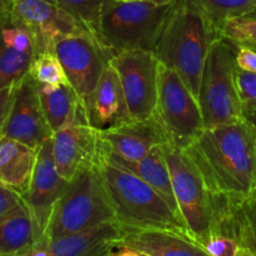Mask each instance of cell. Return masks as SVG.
<instances>
[{
    "label": "cell",
    "mask_w": 256,
    "mask_h": 256,
    "mask_svg": "<svg viewBox=\"0 0 256 256\" xmlns=\"http://www.w3.org/2000/svg\"><path fill=\"white\" fill-rule=\"evenodd\" d=\"M39 242L36 225L24 199L0 216V256H19Z\"/></svg>",
    "instance_id": "cell-24"
},
{
    "label": "cell",
    "mask_w": 256,
    "mask_h": 256,
    "mask_svg": "<svg viewBox=\"0 0 256 256\" xmlns=\"http://www.w3.org/2000/svg\"><path fill=\"white\" fill-rule=\"evenodd\" d=\"M185 152L210 195L240 196L256 188V129L245 119L205 128Z\"/></svg>",
    "instance_id": "cell-1"
},
{
    "label": "cell",
    "mask_w": 256,
    "mask_h": 256,
    "mask_svg": "<svg viewBox=\"0 0 256 256\" xmlns=\"http://www.w3.org/2000/svg\"><path fill=\"white\" fill-rule=\"evenodd\" d=\"M152 2H174V0H152Z\"/></svg>",
    "instance_id": "cell-40"
},
{
    "label": "cell",
    "mask_w": 256,
    "mask_h": 256,
    "mask_svg": "<svg viewBox=\"0 0 256 256\" xmlns=\"http://www.w3.org/2000/svg\"><path fill=\"white\" fill-rule=\"evenodd\" d=\"M220 36L234 45L252 48L256 50V18L239 16L226 20L218 29Z\"/></svg>",
    "instance_id": "cell-28"
},
{
    "label": "cell",
    "mask_w": 256,
    "mask_h": 256,
    "mask_svg": "<svg viewBox=\"0 0 256 256\" xmlns=\"http://www.w3.org/2000/svg\"><path fill=\"white\" fill-rule=\"evenodd\" d=\"M112 222H116L114 209L95 162L70 180L52 210L42 240L52 242Z\"/></svg>",
    "instance_id": "cell-4"
},
{
    "label": "cell",
    "mask_w": 256,
    "mask_h": 256,
    "mask_svg": "<svg viewBox=\"0 0 256 256\" xmlns=\"http://www.w3.org/2000/svg\"><path fill=\"white\" fill-rule=\"evenodd\" d=\"M38 90L52 132L75 122H88L84 104L69 82L59 85L38 84Z\"/></svg>",
    "instance_id": "cell-22"
},
{
    "label": "cell",
    "mask_w": 256,
    "mask_h": 256,
    "mask_svg": "<svg viewBox=\"0 0 256 256\" xmlns=\"http://www.w3.org/2000/svg\"><path fill=\"white\" fill-rule=\"evenodd\" d=\"M99 149L120 159L136 162L154 148L169 142L166 132L155 118L126 122L112 129L96 132Z\"/></svg>",
    "instance_id": "cell-15"
},
{
    "label": "cell",
    "mask_w": 256,
    "mask_h": 256,
    "mask_svg": "<svg viewBox=\"0 0 256 256\" xmlns=\"http://www.w3.org/2000/svg\"><path fill=\"white\" fill-rule=\"evenodd\" d=\"M120 246L132 248L150 256H210L192 238L166 230L124 228Z\"/></svg>",
    "instance_id": "cell-20"
},
{
    "label": "cell",
    "mask_w": 256,
    "mask_h": 256,
    "mask_svg": "<svg viewBox=\"0 0 256 256\" xmlns=\"http://www.w3.org/2000/svg\"><path fill=\"white\" fill-rule=\"evenodd\" d=\"M202 248L210 256H238L242 249L236 240L220 234L212 235Z\"/></svg>",
    "instance_id": "cell-29"
},
{
    "label": "cell",
    "mask_w": 256,
    "mask_h": 256,
    "mask_svg": "<svg viewBox=\"0 0 256 256\" xmlns=\"http://www.w3.org/2000/svg\"><path fill=\"white\" fill-rule=\"evenodd\" d=\"M52 52L64 68L68 82L85 105L110 64L112 52L88 29L60 38L52 46Z\"/></svg>",
    "instance_id": "cell-9"
},
{
    "label": "cell",
    "mask_w": 256,
    "mask_h": 256,
    "mask_svg": "<svg viewBox=\"0 0 256 256\" xmlns=\"http://www.w3.org/2000/svg\"><path fill=\"white\" fill-rule=\"evenodd\" d=\"M36 56V45L29 30L8 15L0 25V89L24 79Z\"/></svg>",
    "instance_id": "cell-19"
},
{
    "label": "cell",
    "mask_w": 256,
    "mask_h": 256,
    "mask_svg": "<svg viewBox=\"0 0 256 256\" xmlns=\"http://www.w3.org/2000/svg\"><path fill=\"white\" fill-rule=\"evenodd\" d=\"M238 256H256V254H255V252H250V250L242 248V249H240L239 255H238Z\"/></svg>",
    "instance_id": "cell-38"
},
{
    "label": "cell",
    "mask_w": 256,
    "mask_h": 256,
    "mask_svg": "<svg viewBox=\"0 0 256 256\" xmlns=\"http://www.w3.org/2000/svg\"><path fill=\"white\" fill-rule=\"evenodd\" d=\"M235 52L234 44L219 36L208 52L198 96L205 128L244 120L235 80Z\"/></svg>",
    "instance_id": "cell-6"
},
{
    "label": "cell",
    "mask_w": 256,
    "mask_h": 256,
    "mask_svg": "<svg viewBox=\"0 0 256 256\" xmlns=\"http://www.w3.org/2000/svg\"><path fill=\"white\" fill-rule=\"evenodd\" d=\"M99 154L106 160H109L110 162H112V164L132 172L142 180H144L145 182H148L150 186L154 188L156 192H159L164 196V199L169 202L170 206L180 215L179 208H178L176 200H175L174 196L172 178H170L169 166H168L162 145L154 148L146 156L136 160V162L120 159V158L114 156V155L106 154V152H102L100 149Z\"/></svg>",
    "instance_id": "cell-23"
},
{
    "label": "cell",
    "mask_w": 256,
    "mask_h": 256,
    "mask_svg": "<svg viewBox=\"0 0 256 256\" xmlns=\"http://www.w3.org/2000/svg\"><path fill=\"white\" fill-rule=\"evenodd\" d=\"M112 0H55L62 10L94 34L102 10Z\"/></svg>",
    "instance_id": "cell-26"
},
{
    "label": "cell",
    "mask_w": 256,
    "mask_h": 256,
    "mask_svg": "<svg viewBox=\"0 0 256 256\" xmlns=\"http://www.w3.org/2000/svg\"><path fill=\"white\" fill-rule=\"evenodd\" d=\"M154 118L166 132L169 142L182 149L205 129L199 100L175 70L162 64Z\"/></svg>",
    "instance_id": "cell-8"
},
{
    "label": "cell",
    "mask_w": 256,
    "mask_h": 256,
    "mask_svg": "<svg viewBox=\"0 0 256 256\" xmlns=\"http://www.w3.org/2000/svg\"><path fill=\"white\" fill-rule=\"evenodd\" d=\"M16 85L18 82L16 84L9 85V86H5L2 88V89H0V134H2V128H4L5 122H6L8 119V115H9Z\"/></svg>",
    "instance_id": "cell-33"
},
{
    "label": "cell",
    "mask_w": 256,
    "mask_h": 256,
    "mask_svg": "<svg viewBox=\"0 0 256 256\" xmlns=\"http://www.w3.org/2000/svg\"><path fill=\"white\" fill-rule=\"evenodd\" d=\"M29 74L40 85H59L68 82L64 68L54 52H45L38 55L30 66Z\"/></svg>",
    "instance_id": "cell-27"
},
{
    "label": "cell",
    "mask_w": 256,
    "mask_h": 256,
    "mask_svg": "<svg viewBox=\"0 0 256 256\" xmlns=\"http://www.w3.org/2000/svg\"><path fill=\"white\" fill-rule=\"evenodd\" d=\"M22 202V196L14 190L0 184V216L12 212Z\"/></svg>",
    "instance_id": "cell-32"
},
{
    "label": "cell",
    "mask_w": 256,
    "mask_h": 256,
    "mask_svg": "<svg viewBox=\"0 0 256 256\" xmlns=\"http://www.w3.org/2000/svg\"><path fill=\"white\" fill-rule=\"evenodd\" d=\"M235 62L240 70L249 72H256V50L242 45H235Z\"/></svg>",
    "instance_id": "cell-31"
},
{
    "label": "cell",
    "mask_w": 256,
    "mask_h": 256,
    "mask_svg": "<svg viewBox=\"0 0 256 256\" xmlns=\"http://www.w3.org/2000/svg\"><path fill=\"white\" fill-rule=\"evenodd\" d=\"M242 114L244 119L256 129V104H249L242 106Z\"/></svg>",
    "instance_id": "cell-34"
},
{
    "label": "cell",
    "mask_w": 256,
    "mask_h": 256,
    "mask_svg": "<svg viewBox=\"0 0 256 256\" xmlns=\"http://www.w3.org/2000/svg\"><path fill=\"white\" fill-rule=\"evenodd\" d=\"M52 134L40 102L38 82L28 74L18 82L0 136L10 138L38 149L46 140L52 139Z\"/></svg>",
    "instance_id": "cell-12"
},
{
    "label": "cell",
    "mask_w": 256,
    "mask_h": 256,
    "mask_svg": "<svg viewBox=\"0 0 256 256\" xmlns=\"http://www.w3.org/2000/svg\"><path fill=\"white\" fill-rule=\"evenodd\" d=\"M110 62L122 80L132 119L142 122L154 118L160 70L154 52L126 50L112 55Z\"/></svg>",
    "instance_id": "cell-10"
},
{
    "label": "cell",
    "mask_w": 256,
    "mask_h": 256,
    "mask_svg": "<svg viewBox=\"0 0 256 256\" xmlns=\"http://www.w3.org/2000/svg\"><path fill=\"white\" fill-rule=\"evenodd\" d=\"M8 15H9V12H8L6 9H2V8H0V25H2V22L6 19Z\"/></svg>",
    "instance_id": "cell-37"
},
{
    "label": "cell",
    "mask_w": 256,
    "mask_h": 256,
    "mask_svg": "<svg viewBox=\"0 0 256 256\" xmlns=\"http://www.w3.org/2000/svg\"><path fill=\"white\" fill-rule=\"evenodd\" d=\"M235 80H236L238 92L240 100L244 105L256 104V72L235 70Z\"/></svg>",
    "instance_id": "cell-30"
},
{
    "label": "cell",
    "mask_w": 256,
    "mask_h": 256,
    "mask_svg": "<svg viewBox=\"0 0 256 256\" xmlns=\"http://www.w3.org/2000/svg\"><path fill=\"white\" fill-rule=\"evenodd\" d=\"M12 0H0V8H2V9H6L10 6V4H12ZM49 2H55V0H49Z\"/></svg>",
    "instance_id": "cell-36"
},
{
    "label": "cell",
    "mask_w": 256,
    "mask_h": 256,
    "mask_svg": "<svg viewBox=\"0 0 256 256\" xmlns=\"http://www.w3.org/2000/svg\"><path fill=\"white\" fill-rule=\"evenodd\" d=\"M246 16H254V18H256V5H255V8H254V9H252V12H250L249 14L246 15Z\"/></svg>",
    "instance_id": "cell-39"
},
{
    "label": "cell",
    "mask_w": 256,
    "mask_h": 256,
    "mask_svg": "<svg viewBox=\"0 0 256 256\" xmlns=\"http://www.w3.org/2000/svg\"><path fill=\"white\" fill-rule=\"evenodd\" d=\"M68 185L69 180L64 179L56 169L52 139L46 140L38 150L32 182L26 194L22 196L34 218L39 242L44 238L52 210L65 192Z\"/></svg>",
    "instance_id": "cell-13"
},
{
    "label": "cell",
    "mask_w": 256,
    "mask_h": 256,
    "mask_svg": "<svg viewBox=\"0 0 256 256\" xmlns=\"http://www.w3.org/2000/svg\"><path fill=\"white\" fill-rule=\"evenodd\" d=\"M112 256H150L145 252H139V250H135L132 248L128 246H119L114 252H112Z\"/></svg>",
    "instance_id": "cell-35"
},
{
    "label": "cell",
    "mask_w": 256,
    "mask_h": 256,
    "mask_svg": "<svg viewBox=\"0 0 256 256\" xmlns=\"http://www.w3.org/2000/svg\"><path fill=\"white\" fill-rule=\"evenodd\" d=\"M162 148L180 216L190 236L204 245L214 235L210 192L185 149L172 142H166Z\"/></svg>",
    "instance_id": "cell-7"
},
{
    "label": "cell",
    "mask_w": 256,
    "mask_h": 256,
    "mask_svg": "<svg viewBox=\"0 0 256 256\" xmlns=\"http://www.w3.org/2000/svg\"><path fill=\"white\" fill-rule=\"evenodd\" d=\"M172 2L112 0L102 10L95 35L112 55L126 50L154 52Z\"/></svg>",
    "instance_id": "cell-5"
},
{
    "label": "cell",
    "mask_w": 256,
    "mask_h": 256,
    "mask_svg": "<svg viewBox=\"0 0 256 256\" xmlns=\"http://www.w3.org/2000/svg\"><path fill=\"white\" fill-rule=\"evenodd\" d=\"M84 108L88 124L96 132L132 122L122 80L112 62L104 70Z\"/></svg>",
    "instance_id": "cell-18"
},
{
    "label": "cell",
    "mask_w": 256,
    "mask_h": 256,
    "mask_svg": "<svg viewBox=\"0 0 256 256\" xmlns=\"http://www.w3.org/2000/svg\"><path fill=\"white\" fill-rule=\"evenodd\" d=\"M96 164L112 202L115 219L122 226L166 230L190 236L180 215L154 188L132 172L110 162L99 152Z\"/></svg>",
    "instance_id": "cell-3"
},
{
    "label": "cell",
    "mask_w": 256,
    "mask_h": 256,
    "mask_svg": "<svg viewBox=\"0 0 256 256\" xmlns=\"http://www.w3.org/2000/svg\"><path fill=\"white\" fill-rule=\"evenodd\" d=\"M52 142L58 172L69 182L98 159V132L88 122H75L58 130L52 134Z\"/></svg>",
    "instance_id": "cell-17"
},
{
    "label": "cell",
    "mask_w": 256,
    "mask_h": 256,
    "mask_svg": "<svg viewBox=\"0 0 256 256\" xmlns=\"http://www.w3.org/2000/svg\"><path fill=\"white\" fill-rule=\"evenodd\" d=\"M214 234L232 238L256 254V188L240 196L210 195Z\"/></svg>",
    "instance_id": "cell-16"
},
{
    "label": "cell",
    "mask_w": 256,
    "mask_h": 256,
    "mask_svg": "<svg viewBox=\"0 0 256 256\" xmlns=\"http://www.w3.org/2000/svg\"><path fill=\"white\" fill-rule=\"evenodd\" d=\"M219 32L194 0H174L154 48L160 64L175 70L199 96L205 60Z\"/></svg>",
    "instance_id": "cell-2"
},
{
    "label": "cell",
    "mask_w": 256,
    "mask_h": 256,
    "mask_svg": "<svg viewBox=\"0 0 256 256\" xmlns=\"http://www.w3.org/2000/svg\"><path fill=\"white\" fill-rule=\"evenodd\" d=\"M194 2L216 29L226 20L248 15L256 5V0H194Z\"/></svg>",
    "instance_id": "cell-25"
},
{
    "label": "cell",
    "mask_w": 256,
    "mask_h": 256,
    "mask_svg": "<svg viewBox=\"0 0 256 256\" xmlns=\"http://www.w3.org/2000/svg\"><path fill=\"white\" fill-rule=\"evenodd\" d=\"M8 12L15 22L29 30L34 38L38 55L52 52V46L60 38L86 29L56 2L49 0H12Z\"/></svg>",
    "instance_id": "cell-11"
},
{
    "label": "cell",
    "mask_w": 256,
    "mask_h": 256,
    "mask_svg": "<svg viewBox=\"0 0 256 256\" xmlns=\"http://www.w3.org/2000/svg\"><path fill=\"white\" fill-rule=\"evenodd\" d=\"M39 148L0 136V184L24 196L29 189Z\"/></svg>",
    "instance_id": "cell-21"
},
{
    "label": "cell",
    "mask_w": 256,
    "mask_h": 256,
    "mask_svg": "<svg viewBox=\"0 0 256 256\" xmlns=\"http://www.w3.org/2000/svg\"><path fill=\"white\" fill-rule=\"evenodd\" d=\"M122 225L116 222L59 239L36 242L19 256H112L120 246Z\"/></svg>",
    "instance_id": "cell-14"
}]
</instances>
